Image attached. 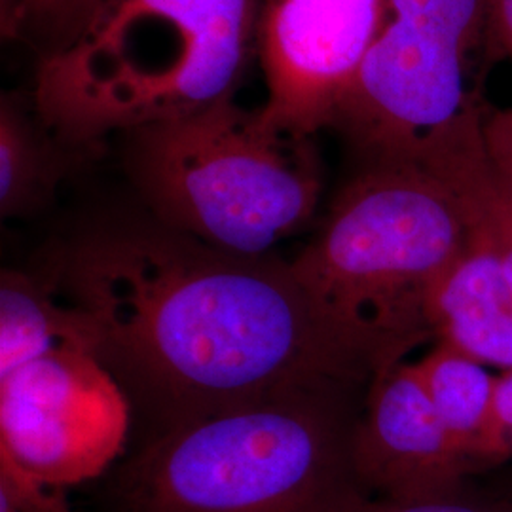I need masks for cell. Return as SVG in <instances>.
Returning <instances> with one entry per match:
<instances>
[{
  "mask_svg": "<svg viewBox=\"0 0 512 512\" xmlns=\"http://www.w3.org/2000/svg\"><path fill=\"white\" fill-rule=\"evenodd\" d=\"M92 319L97 357L167 429L311 391L368 389L378 374L291 268L213 249L165 226L82 239L54 268Z\"/></svg>",
  "mask_w": 512,
  "mask_h": 512,
  "instance_id": "1",
  "label": "cell"
},
{
  "mask_svg": "<svg viewBox=\"0 0 512 512\" xmlns=\"http://www.w3.org/2000/svg\"><path fill=\"white\" fill-rule=\"evenodd\" d=\"M262 0H101L73 44L37 59L33 103L65 145L236 97L256 55Z\"/></svg>",
  "mask_w": 512,
  "mask_h": 512,
  "instance_id": "2",
  "label": "cell"
},
{
  "mask_svg": "<svg viewBox=\"0 0 512 512\" xmlns=\"http://www.w3.org/2000/svg\"><path fill=\"white\" fill-rule=\"evenodd\" d=\"M458 194L425 165L361 164L291 268L376 372L435 340L433 287L469 245Z\"/></svg>",
  "mask_w": 512,
  "mask_h": 512,
  "instance_id": "3",
  "label": "cell"
},
{
  "mask_svg": "<svg viewBox=\"0 0 512 512\" xmlns=\"http://www.w3.org/2000/svg\"><path fill=\"white\" fill-rule=\"evenodd\" d=\"M366 389L311 391L169 427L120 475L122 512H321L359 488Z\"/></svg>",
  "mask_w": 512,
  "mask_h": 512,
  "instance_id": "4",
  "label": "cell"
},
{
  "mask_svg": "<svg viewBox=\"0 0 512 512\" xmlns=\"http://www.w3.org/2000/svg\"><path fill=\"white\" fill-rule=\"evenodd\" d=\"M126 135L129 175L160 224L224 253L270 255L321 202L315 141L264 126L236 97Z\"/></svg>",
  "mask_w": 512,
  "mask_h": 512,
  "instance_id": "5",
  "label": "cell"
},
{
  "mask_svg": "<svg viewBox=\"0 0 512 512\" xmlns=\"http://www.w3.org/2000/svg\"><path fill=\"white\" fill-rule=\"evenodd\" d=\"M490 0H387V21L340 110L359 165L420 164L482 99L476 65L492 63Z\"/></svg>",
  "mask_w": 512,
  "mask_h": 512,
  "instance_id": "6",
  "label": "cell"
},
{
  "mask_svg": "<svg viewBox=\"0 0 512 512\" xmlns=\"http://www.w3.org/2000/svg\"><path fill=\"white\" fill-rule=\"evenodd\" d=\"M129 421L128 393L90 351L59 349L0 376V456L55 488L103 475Z\"/></svg>",
  "mask_w": 512,
  "mask_h": 512,
  "instance_id": "7",
  "label": "cell"
},
{
  "mask_svg": "<svg viewBox=\"0 0 512 512\" xmlns=\"http://www.w3.org/2000/svg\"><path fill=\"white\" fill-rule=\"evenodd\" d=\"M385 21L387 0H262L260 122L300 139L334 128Z\"/></svg>",
  "mask_w": 512,
  "mask_h": 512,
  "instance_id": "8",
  "label": "cell"
},
{
  "mask_svg": "<svg viewBox=\"0 0 512 512\" xmlns=\"http://www.w3.org/2000/svg\"><path fill=\"white\" fill-rule=\"evenodd\" d=\"M351 469L370 497L408 503L465 492L478 465L440 420L414 363L404 361L378 372L366 389Z\"/></svg>",
  "mask_w": 512,
  "mask_h": 512,
  "instance_id": "9",
  "label": "cell"
},
{
  "mask_svg": "<svg viewBox=\"0 0 512 512\" xmlns=\"http://www.w3.org/2000/svg\"><path fill=\"white\" fill-rule=\"evenodd\" d=\"M469 232L467 249L429 294V327L435 342H448L482 365L511 372V285L488 239L473 224Z\"/></svg>",
  "mask_w": 512,
  "mask_h": 512,
  "instance_id": "10",
  "label": "cell"
},
{
  "mask_svg": "<svg viewBox=\"0 0 512 512\" xmlns=\"http://www.w3.org/2000/svg\"><path fill=\"white\" fill-rule=\"evenodd\" d=\"M478 101L425 154L420 164L437 173L458 194L463 213L492 245L512 289V192L490 164L482 139Z\"/></svg>",
  "mask_w": 512,
  "mask_h": 512,
  "instance_id": "11",
  "label": "cell"
},
{
  "mask_svg": "<svg viewBox=\"0 0 512 512\" xmlns=\"http://www.w3.org/2000/svg\"><path fill=\"white\" fill-rule=\"evenodd\" d=\"M55 279L18 270L0 277V376L59 349H84L97 355L92 319L55 298Z\"/></svg>",
  "mask_w": 512,
  "mask_h": 512,
  "instance_id": "12",
  "label": "cell"
},
{
  "mask_svg": "<svg viewBox=\"0 0 512 512\" xmlns=\"http://www.w3.org/2000/svg\"><path fill=\"white\" fill-rule=\"evenodd\" d=\"M84 154L42 124L31 92L4 93L0 103V215L25 217L54 196L71 165Z\"/></svg>",
  "mask_w": 512,
  "mask_h": 512,
  "instance_id": "13",
  "label": "cell"
},
{
  "mask_svg": "<svg viewBox=\"0 0 512 512\" xmlns=\"http://www.w3.org/2000/svg\"><path fill=\"white\" fill-rule=\"evenodd\" d=\"M414 370L459 448L478 469L495 465L488 450V423L497 376L465 351L442 340L414 363Z\"/></svg>",
  "mask_w": 512,
  "mask_h": 512,
  "instance_id": "14",
  "label": "cell"
},
{
  "mask_svg": "<svg viewBox=\"0 0 512 512\" xmlns=\"http://www.w3.org/2000/svg\"><path fill=\"white\" fill-rule=\"evenodd\" d=\"M101 0H0L2 37L31 48L38 59L69 48Z\"/></svg>",
  "mask_w": 512,
  "mask_h": 512,
  "instance_id": "15",
  "label": "cell"
},
{
  "mask_svg": "<svg viewBox=\"0 0 512 512\" xmlns=\"http://www.w3.org/2000/svg\"><path fill=\"white\" fill-rule=\"evenodd\" d=\"M321 512H512V501L471 494L469 490L427 501H387L355 488Z\"/></svg>",
  "mask_w": 512,
  "mask_h": 512,
  "instance_id": "16",
  "label": "cell"
},
{
  "mask_svg": "<svg viewBox=\"0 0 512 512\" xmlns=\"http://www.w3.org/2000/svg\"><path fill=\"white\" fill-rule=\"evenodd\" d=\"M0 512H73L65 488H55L0 456Z\"/></svg>",
  "mask_w": 512,
  "mask_h": 512,
  "instance_id": "17",
  "label": "cell"
},
{
  "mask_svg": "<svg viewBox=\"0 0 512 512\" xmlns=\"http://www.w3.org/2000/svg\"><path fill=\"white\" fill-rule=\"evenodd\" d=\"M482 139L497 177L512 192V107L497 109L486 103L482 112Z\"/></svg>",
  "mask_w": 512,
  "mask_h": 512,
  "instance_id": "18",
  "label": "cell"
},
{
  "mask_svg": "<svg viewBox=\"0 0 512 512\" xmlns=\"http://www.w3.org/2000/svg\"><path fill=\"white\" fill-rule=\"evenodd\" d=\"M488 450L495 463L512 458V370L497 376L488 423Z\"/></svg>",
  "mask_w": 512,
  "mask_h": 512,
  "instance_id": "19",
  "label": "cell"
},
{
  "mask_svg": "<svg viewBox=\"0 0 512 512\" xmlns=\"http://www.w3.org/2000/svg\"><path fill=\"white\" fill-rule=\"evenodd\" d=\"M492 55L512 61V0H490Z\"/></svg>",
  "mask_w": 512,
  "mask_h": 512,
  "instance_id": "20",
  "label": "cell"
}]
</instances>
